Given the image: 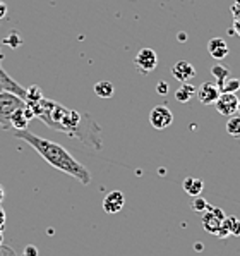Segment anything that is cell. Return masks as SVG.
Wrapping results in <instances>:
<instances>
[{
  "mask_svg": "<svg viewBox=\"0 0 240 256\" xmlns=\"http://www.w3.org/2000/svg\"><path fill=\"white\" fill-rule=\"evenodd\" d=\"M34 117L41 119L48 128L60 131L70 138H77L82 144L93 150L103 148L101 128L91 114H82L79 110L67 108L65 105L43 96L40 102L29 105Z\"/></svg>",
  "mask_w": 240,
  "mask_h": 256,
  "instance_id": "1",
  "label": "cell"
},
{
  "mask_svg": "<svg viewBox=\"0 0 240 256\" xmlns=\"http://www.w3.org/2000/svg\"><path fill=\"white\" fill-rule=\"evenodd\" d=\"M14 136L17 138V140L26 141V143L29 144L38 155H41V158H45L53 168H57V170L74 177V179H77L81 184H84V186L91 184V180H93L91 172H89L81 162H77V160L74 158L62 144L46 140V138L33 134V132H29L27 129L15 131Z\"/></svg>",
  "mask_w": 240,
  "mask_h": 256,
  "instance_id": "2",
  "label": "cell"
},
{
  "mask_svg": "<svg viewBox=\"0 0 240 256\" xmlns=\"http://www.w3.org/2000/svg\"><path fill=\"white\" fill-rule=\"evenodd\" d=\"M26 102L21 96L9 92L0 93V128L10 129V117L17 108L24 107Z\"/></svg>",
  "mask_w": 240,
  "mask_h": 256,
  "instance_id": "3",
  "label": "cell"
},
{
  "mask_svg": "<svg viewBox=\"0 0 240 256\" xmlns=\"http://www.w3.org/2000/svg\"><path fill=\"white\" fill-rule=\"evenodd\" d=\"M149 124L158 131H163L174 124V114L167 105H156L149 112Z\"/></svg>",
  "mask_w": 240,
  "mask_h": 256,
  "instance_id": "4",
  "label": "cell"
},
{
  "mask_svg": "<svg viewBox=\"0 0 240 256\" xmlns=\"http://www.w3.org/2000/svg\"><path fill=\"white\" fill-rule=\"evenodd\" d=\"M225 212L222 210V208L218 206H208V210L203 214V218H201V222H203V227L204 230L208 232V234H215L220 230V227H222V222L223 218H225Z\"/></svg>",
  "mask_w": 240,
  "mask_h": 256,
  "instance_id": "5",
  "label": "cell"
},
{
  "mask_svg": "<svg viewBox=\"0 0 240 256\" xmlns=\"http://www.w3.org/2000/svg\"><path fill=\"white\" fill-rule=\"evenodd\" d=\"M134 64H136V69L143 74H149L156 69L158 66V55L153 48H141L137 52L136 58H134Z\"/></svg>",
  "mask_w": 240,
  "mask_h": 256,
  "instance_id": "6",
  "label": "cell"
},
{
  "mask_svg": "<svg viewBox=\"0 0 240 256\" xmlns=\"http://www.w3.org/2000/svg\"><path fill=\"white\" fill-rule=\"evenodd\" d=\"M237 105H239V98L235 93H220L218 100L215 102L216 110L223 117H230L234 114H237Z\"/></svg>",
  "mask_w": 240,
  "mask_h": 256,
  "instance_id": "7",
  "label": "cell"
},
{
  "mask_svg": "<svg viewBox=\"0 0 240 256\" xmlns=\"http://www.w3.org/2000/svg\"><path fill=\"white\" fill-rule=\"evenodd\" d=\"M220 88L216 82H211V81H206L196 90V94H198V100L201 102L203 105H211L218 100L220 96Z\"/></svg>",
  "mask_w": 240,
  "mask_h": 256,
  "instance_id": "8",
  "label": "cell"
},
{
  "mask_svg": "<svg viewBox=\"0 0 240 256\" xmlns=\"http://www.w3.org/2000/svg\"><path fill=\"white\" fill-rule=\"evenodd\" d=\"M34 114L31 110L29 105H24V107L17 108L10 117V129H15V131H22V129H27V124L29 120H33Z\"/></svg>",
  "mask_w": 240,
  "mask_h": 256,
  "instance_id": "9",
  "label": "cell"
},
{
  "mask_svg": "<svg viewBox=\"0 0 240 256\" xmlns=\"http://www.w3.org/2000/svg\"><path fill=\"white\" fill-rule=\"evenodd\" d=\"M2 92L14 93V94H17V96H21L22 100L26 98V88H22L19 82H15L12 78L5 72V69L0 68V93Z\"/></svg>",
  "mask_w": 240,
  "mask_h": 256,
  "instance_id": "10",
  "label": "cell"
},
{
  "mask_svg": "<svg viewBox=\"0 0 240 256\" xmlns=\"http://www.w3.org/2000/svg\"><path fill=\"white\" fill-rule=\"evenodd\" d=\"M125 204V196L122 191H112L108 192L107 196H105L103 200V210L107 212V214L113 215V214H119V212L124 208Z\"/></svg>",
  "mask_w": 240,
  "mask_h": 256,
  "instance_id": "11",
  "label": "cell"
},
{
  "mask_svg": "<svg viewBox=\"0 0 240 256\" xmlns=\"http://www.w3.org/2000/svg\"><path fill=\"white\" fill-rule=\"evenodd\" d=\"M172 74H174V78H175L177 81L189 82V81L192 80V78L196 76V69H194V66H192L191 62L179 60L174 66V68H172Z\"/></svg>",
  "mask_w": 240,
  "mask_h": 256,
  "instance_id": "12",
  "label": "cell"
},
{
  "mask_svg": "<svg viewBox=\"0 0 240 256\" xmlns=\"http://www.w3.org/2000/svg\"><path fill=\"white\" fill-rule=\"evenodd\" d=\"M208 52L213 58L216 60H222V58H225L228 55V45L227 42L223 40V38H211L210 42H208Z\"/></svg>",
  "mask_w": 240,
  "mask_h": 256,
  "instance_id": "13",
  "label": "cell"
},
{
  "mask_svg": "<svg viewBox=\"0 0 240 256\" xmlns=\"http://www.w3.org/2000/svg\"><path fill=\"white\" fill-rule=\"evenodd\" d=\"M182 188L189 196H199L201 191L204 189V182L201 179H198V177L191 176V177H186V179H184Z\"/></svg>",
  "mask_w": 240,
  "mask_h": 256,
  "instance_id": "14",
  "label": "cell"
},
{
  "mask_svg": "<svg viewBox=\"0 0 240 256\" xmlns=\"http://www.w3.org/2000/svg\"><path fill=\"white\" fill-rule=\"evenodd\" d=\"M196 90L198 88L191 82H182V86L175 92V100L179 104H187V102H191L192 96H196Z\"/></svg>",
  "mask_w": 240,
  "mask_h": 256,
  "instance_id": "15",
  "label": "cell"
},
{
  "mask_svg": "<svg viewBox=\"0 0 240 256\" xmlns=\"http://www.w3.org/2000/svg\"><path fill=\"white\" fill-rule=\"evenodd\" d=\"M218 88L222 93H237L240 90V80L239 78H234L230 74V76L225 78L222 82H218Z\"/></svg>",
  "mask_w": 240,
  "mask_h": 256,
  "instance_id": "16",
  "label": "cell"
},
{
  "mask_svg": "<svg viewBox=\"0 0 240 256\" xmlns=\"http://www.w3.org/2000/svg\"><path fill=\"white\" fill-rule=\"evenodd\" d=\"M93 90H94V93H96V96H100V98H112L113 93H115V86L110 81H98Z\"/></svg>",
  "mask_w": 240,
  "mask_h": 256,
  "instance_id": "17",
  "label": "cell"
},
{
  "mask_svg": "<svg viewBox=\"0 0 240 256\" xmlns=\"http://www.w3.org/2000/svg\"><path fill=\"white\" fill-rule=\"evenodd\" d=\"M227 132H228V136L235 138V140H240V116L239 114H234V116L228 117Z\"/></svg>",
  "mask_w": 240,
  "mask_h": 256,
  "instance_id": "18",
  "label": "cell"
},
{
  "mask_svg": "<svg viewBox=\"0 0 240 256\" xmlns=\"http://www.w3.org/2000/svg\"><path fill=\"white\" fill-rule=\"evenodd\" d=\"M223 227H227L228 232H230V236H240V220L237 216L230 215V216H225L223 218Z\"/></svg>",
  "mask_w": 240,
  "mask_h": 256,
  "instance_id": "19",
  "label": "cell"
},
{
  "mask_svg": "<svg viewBox=\"0 0 240 256\" xmlns=\"http://www.w3.org/2000/svg\"><path fill=\"white\" fill-rule=\"evenodd\" d=\"M41 98H43V93H41L40 86H29V88L26 90V98H24V102H26L27 105L36 104V102H40Z\"/></svg>",
  "mask_w": 240,
  "mask_h": 256,
  "instance_id": "20",
  "label": "cell"
},
{
  "mask_svg": "<svg viewBox=\"0 0 240 256\" xmlns=\"http://www.w3.org/2000/svg\"><path fill=\"white\" fill-rule=\"evenodd\" d=\"M211 76L216 80V84L218 82H222L225 78L230 76V69L225 68V66H222V64H215L213 68H211Z\"/></svg>",
  "mask_w": 240,
  "mask_h": 256,
  "instance_id": "21",
  "label": "cell"
},
{
  "mask_svg": "<svg viewBox=\"0 0 240 256\" xmlns=\"http://www.w3.org/2000/svg\"><path fill=\"white\" fill-rule=\"evenodd\" d=\"M208 206H210V203H208L201 194L194 196V202H192V204H191L192 212H198V214H204V212L208 210Z\"/></svg>",
  "mask_w": 240,
  "mask_h": 256,
  "instance_id": "22",
  "label": "cell"
},
{
  "mask_svg": "<svg viewBox=\"0 0 240 256\" xmlns=\"http://www.w3.org/2000/svg\"><path fill=\"white\" fill-rule=\"evenodd\" d=\"M5 43H7V45H10V46H14V48H15V46L21 45L22 40H21V36H19L17 33H12V34H10V36L5 40Z\"/></svg>",
  "mask_w": 240,
  "mask_h": 256,
  "instance_id": "23",
  "label": "cell"
},
{
  "mask_svg": "<svg viewBox=\"0 0 240 256\" xmlns=\"http://www.w3.org/2000/svg\"><path fill=\"white\" fill-rule=\"evenodd\" d=\"M156 93L161 94V96H165V94L168 93V82L167 81H160L158 84H156Z\"/></svg>",
  "mask_w": 240,
  "mask_h": 256,
  "instance_id": "24",
  "label": "cell"
},
{
  "mask_svg": "<svg viewBox=\"0 0 240 256\" xmlns=\"http://www.w3.org/2000/svg\"><path fill=\"white\" fill-rule=\"evenodd\" d=\"M21 256H38V250L33 246V244H29V246H26L24 250H22Z\"/></svg>",
  "mask_w": 240,
  "mask_h": 256,
  "instance_id": "25",
  "label": "cell"
},
{
  "mask_svg": "<svg viewBox=\"0 0 240 256\" xmlns=\"http://www.w3.org/2000/svg\"><path fill=\"white\" fill-rule=\"evenodd\" d=\"M0 256H15L14 251L10 248H5V246H0Z\"/></svg>",
  "mask_w": 240,
  "mask_h": 256,
  "instance_id": "26",
  "label": "cell"
},
{
  "mask_svg": "<svg viewBox=\"0 0 240 256\" xmlns=\"http://www.w3.org/2000/svg\"><path fill=\"white\" fill-rule=\"evenodd\" d=\"M5 220H7V216H5V210H3L2 204H0V229H3V226H5Z\"/></svg>",
  "mask_w": 240,
  "mask_h": 256,
  "instance_id": "27",
  "label": "cell"
},
{
  "mask_svg": "<svg viewBox=\"0 0 240 256\" xmlns=\"http://www.w3.org/2000/svg\"><path fill=\"white\" fill-rule=\"evenodd\" d=\"M7 16V4L0 0V19H3Z\"/></svg>",
  "mask_w": 240,
  "mask_h": 256,
  "instance_id": "28",
  "label": "cell"
},
{
  "mask_svg": "<svg viewBox=\"0 0 240 256\" xmlns=\"http://www.w3.org/2000/svg\"><path fill=\"white\" fill-rule=\"evenodd\" d=\"M232 31H235V33L240 36V18L239 19H234V30Z\"/></svg>",
  "mask_w": 240,
  "mask_h": 256,
  "instance_id": "29",
  "label": "cell"
},
{
  "mask_svg": "<svg viewBox=\"0 0 240 256\" xmlns=\"http://www.w3.org/2000/svg\"><path fill=\"white\" fill-rule=\"evenodd\" d=\"M3 196H5V191H3L2 184H0V203H2V202H3Z\"/></svg>",
  "mask_w": 240,
  "mask_h": 256,
  "instance_id": "30",
  "label": "cell"
},
{
  "mask_svg": "<svg viewBox=\"0 0 240 256\" xmlns=\"http://www.w3.org/2000/svg\"><path fill=\"white\" fill-rule=\"evenodd\" d=\"M187 40V34L186 33H180L179 34V42H186Z\"/></svg>",
  "mask_w": 240,
  "mask_h": 256,
  "instance_id": "31",
  "label": "cell"
},
{
  "mask_svg": "<svg viewBox=\"0 0 240 256\" xmlns=\"http://www.w3.org/2000/svg\"><path fill=\"white\" fill-rule=\"evenodd\" d=\"M3 244V229H0V246Z\"/></svg>",
  "mask_w": 240,
  "mask_h": 256,
  "instance_id": "32",
  "label": "cell"
},
{
  "mask_svg": "<svg viewBox=\"0 0 240 256\" xmlns=\"http://www.w3.org/2000/svg\"><path fill=\"white\" fill-rule=\"evenodd\" d=\"M237 112H239V116H240V100H239V105H237Z\"/></svg>",
  "mask_w": 240,
  "mask_h": 256,
  "instance_id": "33",
  "label": "cell"
},
{
  "mask_svg": "<svg viewBox=\"0 0 240 256\" xmlns=\"http://www.w3.org/2000/svg\"><path fill=\"white\" fill-rule=\"evenodd\" d=\"M0 68H2V52H0Z\"/></svg>",
  "mask_w": 240,
  "mask_h": 256,
  "instance_id": "34",
  "label": "cell"
}]
</instances>
